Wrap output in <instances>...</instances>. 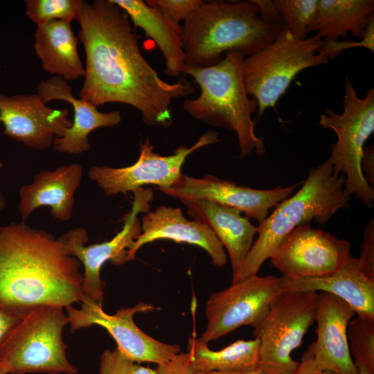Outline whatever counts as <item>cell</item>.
<instances>
[{
	"mask_svg": "<svg viewBox=\"0 0 374 374\" xmlns=\"http://www.w3.org/2000/svg\"><path fill=\"white\" fill-rule=\"evenodd\" d=\"M77 21L86 57L80 98L96 107L128 105L146 125L169 127L172 100L192 94V84L184 78L169 83L159 77L142 55L129 16L112 0L83 1Z\"/></svg>",
	"mask_w": 374,
	"mask_h": 374,
	"instance_id": "cell-1",
	"label": "cell"
},
{
	"mask_svg": "<svg viewBox=\"0 0 374 374\" xmlns=\"http://www.w3.org/2000/svg\"><path fill=\"white\" fill-rule=\"evenodd\" d=\"M80 262L59 238L25 222L0 225V309L21 317L82 301Z\"/></svg>",
	"mask_w": 374,
	"mask_h": 374,
	"instance_id": "cell-2",
	"label": "cell"
},
{
	"mask_svg": "<svg viewBox=\"0 0 374 374\" xmlns=\"http://www.w3.org/2000/svg\"><path fill=\"white\" fill-rule=\"evenodd\" d=\"M283 28L262 20L252 0L203 2L181 26L186 65H214L232 51L249 56L271 42Z\"/></svg>",
	"mask_w": 374,
	"mask_h": 374,
	"instance_id": "cell-3",
	"label": "cell"
},
{
	"mask_svg": "<svg viewBox=\"0 0 374 374\" xmlns=\"http://www.w3.org/2000/svg\"><path fill=\"white\" fill-rule=\"evenodd\" d=\"M244 57L232 51L214 65H186L184 74L193 78L200 88V94L196 98L186 99L182 105L195 119L235 133L242 157L253 152L257 155L266 152L262 138L255 132L252 114L258 109V104L246 91Z\"/></svg>",
	"mask_w": 374,
	"mask_h": 374,
	"instance_id": "cell-4",
	"label": "cell"
},
{
	"mask_svg": "<svg viewBox=\"0 0 374 374\" xmlns=\"http://www.w3.org/2000/svg\"><path fill=\"white\" fill-rule=\"evenodd\" d=\"M344 192V177L334 172L329 159L312 168L301 188L280 202L269 215L258 223V237L232 283L256 276L281 241L296 227L327 222L341 208L349 207Z\"/></svg>",
	"mask_w": 374,
	"mask_h": 374,
	"instance_id": "cell-5",
	"label": "cell"
},
{
	"mask_svg": "<svg viewBox=\"0 0 374 374\" xmlns=\"http://www.w3.org/2000/svg\"><path fill=\"white\" fill-rule=\"evenodd\" d=\"M64 310L44 305L21 316L0 346V368L8 374H76L62 337L69 324Z\"/></svg>",
	"mask_w": 374,
	"mask_h": 374,
	"instance_id": "cell-6",
	"label": "cell"
},
{
	"mask_svg": "<svg viewBox=\"0 0 374 374\" xmlns=\"http://www.w3.org/2000/svg\"><path fill=\"white\" fill-rule=\"evenodd\" d=\"M322 41L317 34L296 39L284 26L271 42L244 57V83L247 94L258 104V118L275 107L300 71L328 63L319 53Z\"/></svg>",
	"mask_w": 374,
	"mask_h": 374,
	"instance_id": "cell-7",
	"label": "cell"
},
{
	"mask_svg": "<svg viewBox=\"0 0 374 374\" xmlns=\"http://www.w3.org/2000/svg\"><path fill=\"white\" fill-rule=\"evenodd\" d=\"M343 112H335L330 108L321 114L319 125L332 130L337 140L330 146L328 159L334 172L344 177V192L355 195L361 202L371 209L374 188L364 179L361 159L364 143L374 132V89L360 98L348 77L344 80Z\"/></svg>",
	"mask_w": 374,
	"mask_h": 374,
	"instance_id": "cell-8",
	"label": "cell"
},
{
	"mask_svg": "<svg viewBox=\"0 0 374 374\" xmlns=\"http://www.w3.org/2000/svg\"><path fill=\"white\" fill-rule=\"evenodd\" d=\"M318 297L313 291L283 293L253 330L259 340V368L266 374H294L299 362L291 354L315 321Z\"/></svg>",
	"mask_w": 374,
	"mask_h": 374,
	"instance_id": "cell-9",
	"label": "cell"
},
{
	"mask_svg": "<svg viewBox=\"0 0 374 374\" xmlns=\"http://www.w3.org/2000/svg\"><path fill=\"white\" fill-rule=\"evenodd\" d=\"M282 294L280 277L258 275L211 294L205 306L206 328L199 339L208 344L241 326L259 328Z\"/></svg>",
	"mask_w": 374,
	"mask_h": 374,
	"instance_id": "cell-10",
	"label": "cell"
},
{
	"mask_svg": "<svg viewBox=\"0 0 374 374\" xmlns=\"http://www.w3.org/2000/svg\"><path fill=\"white\" fill-rule=\"evenodd\" d=\"M134 193L132 211L124 215L121 231L111 240L85 246L89 236L82 227L71 229L58 238L69 254L83 265L81 302L88 301L103 306L105 283L100 274L103 265L107 261L114 265L126 262L127 249L141 232L138 214L148 212L153 193L140 188Z\"/></svg>",
	"mask_w": 374,
	"mask_h": 374,
	"instance_id": "cell-11",
	"label": "cell"
},
{
	"mask_svg": "<svg viewBox=\"0 0 374 374\" xmlns=\"http://www.w3.org/2000/svg\"><path fill=\"white\" fill-rule=\"evenodd\" d=\"M218 136V132L207 131L192 146H179L172 154L166 156L155 152L147 139L141 143L139 157L134 163L123 168L94 166L89 169L88 177L107 196L134 193L149 184L157 186V188H169L181 176L186 158L201 148L219 142Z\"/></svg>",
	"mask_w": 374,
	"mask_h": 374,
	"instance_id": "cell-12",
	"label": "cell"
},
{
	"mask_svg": "<svg viewBox=\"0 0 374 374\" xmlns=\"http://www.w3.org/2000/svg\"><path fill=\"white\" fill-rule=\"evenodd\" d=\"M80 308H65L71 332L92 326L105 328L116 343V347L130 360L140 364L150 362L157 365L166 363L181 353L177 344L161 342L142 331L134 323L139 312L157 309L151 304L138 303L133 307L121 308L114 314L106 313L102 305L82 301Z\"/></svg>",
	"mask_w": 374,
	"mask_h": 374,
	"instance_id": "cell-13",
	"label": "cell"
},
{
	"mask_svg": "<svg viewBox=\"0 0 374 374\" xmlns=\"http://www.w3.org/2000/svg\"><path fill=\"white\" fill-rule=\"evenodd\" d=\"M350 256L348 240L305 223L281 241L270 261L283 276L319 278L338 271Z\"/></svg>",
	"mask_w": 374,
	"mask_h": 374,
	"instance_id": "cell-14",
	"label": "cell"
},
{
	"mask_svg": "<svg viewBox=\"0 0 374 374\" xmlns=\"http://www.w3.org/2000/svg\"><path fill=\"white\" fill-rule=\"evenodd\" d=\"M301 184L261 190L239 186L211 175L197 178L182 174L172 187L157 189L179 199H204L231 207L244 213L248 219H255L260 223L267 217L270 208L290 197Z\"/></svg>",
	"mask_w": 374,
	"mask_h": 374,
	"instance_id": "cell-15",
	"label": "cell"
},
{
	"mask_svg": "<svg viewBox=\"0 0 374 374\" xmlns=\"http://www.w3.org/2000/svg\"><path fill=\"white\" fill-rule=\"evenodd\" d=\"M37 94L0 93V123L4 134L27 148L44 150L72 125L69 111L46 105Z\"/></svg>",
	"mask_w": 374,
	"mask_h": 374,
	"instance_id": "cell-16",
	"label": "cell"
},
{
	"mask_svg": "<svg viewBox=\"0 0 374 374\" xmlns=\"http://www.w3.org/2000/svg\"><path fill=\"white\" fill-rule=\"evenodd\" d=\"M355 314L344 300L327 292L319 293L314 321L317 337L309 346L320 370L335 374H359L347 339L348 325Z\"/></svg>",
	"mask_w": 374,
	"mask_h": 374,
	"instance_id": "cell-17",
	"label": "cell"
},
{
	"mask_svg": "<svg viewBox=\"0 0 374 374\" xmlns=\"http://www.w3.org/2000/svg\"><path fill=\"white\" fill-rule=\"evenodd\" d=\"M141 232L127 251V262L136 258L137 251L145 244L168 239L194 244L204 249L214 265L226 264L227 256L220 241L205 224L187 220L179 208L161 206L148 211L141 222Z\"/></svg>",
	"mask_w": 374,
	"mask_h": 374,
	"instance_id": "cell-18",
	"label": "cell"
},
{
	"mask_svg": "<svg viewBox=\"0 0 374 374\" xmlns=\"http://www.w3.org/2000/svg\"><path fill=\"white\" fill-rule=\"evenodd\" d=\"M37 94L45 103L64 100L73 109L72 125L62 136L55 137L53 146L58 152L80 154L90 149L89 134L100 127H113L121 121L119 111L100 112L94 105L73 95L68 81L58 76H51L40 81Z\"/></svg>",
	"mask_w": 374,
	"mask_h": 374,
	"instance_id": "cell-19",
	"label": "cell"
},
{
	"mask_svg": "<svg viewBox=\"0 0 374 374\" xmlns=\"http://www.w3.org/2000/svg\"><path fill=\"white\" fill-rule=\"evenodd\" d=\"M179 200L186 207L188 215L211 229L226 248L233 280L253 245L257 226L235 208L204 199Z\"/></svg>",
	"mask_w": 374,
	"mask_h": 374,
	"instance_id": "cell-20",
	"label": "cell"
},
{
	"mask_svg": "<svg viewBox=\"0 0 374 374\" xmlns=\"http://www.w3.org/2000/svg\"><path fill=\"white\" fill-rule=\"evenodd\" d=\"M82 177V168L78 163L39 172L32 183L19 190L18 211L21 221L25 222L35 210L44 206L50 207L55 219L69 221L72 216L74 194Z\"/></svg>",
	"mask_w": 374,
	"mask_h": 374,
	"instance_id": "cell-21",
	"label": "cell"
},
{
	"mask_svg": "<svg viewBox=\"0 0 374 374\" xmlns=\"http://www.w3.org/2000/svg\"><path fill=\"white\" fill-rule=\"evenodd\" d=\"M283 293L298 292H327L346 301L356 314L374 317V279L360 269L357 258L349 257L334 274L319 278H289L282 276Z\"/></svg>",
	"mask_w": 374,
	"mask_h": 374,
	"instance_id": "cell-22",
	"label": "cell"
},
{
	"mask_svg": "<svg viewBox=\"0 0 374 374\" xmlns=\"http://www.w3.org/2000/svg\"><path fill=\"white\" fill-rule=\"evenodd\" d=\"M78 37L71 23L53 20L37 26L33 47L43 69L66 81L84 75V66L78 51Z\"/></svg>",
	"mask_w": 374,
	"mask_h": 374,
	"instance_id": "cell-23",
	"label": "cell"
},
{
	"mask_svg": "<svg viewBox=\"0 0 374 374\" xmlns=\"http://www.w3.org/2000/svg\"><path fill=\"white\" fill-rule=\"evenodd\" d=\"M129 16L135 27L144 30L159 48L165 59L164 73L184 74L185 56L181 44V26L177 24L142 0H112Z\"/></svg>",
	"mask_w": 374,
	"mask_h": 374,
	"instance_id": "cell-24",
	"label": "cell"
},
{
	"mask_svg": "<svg viewBox=\"0 0 374 374\" xmlns=\"http://www.w3.org/2000/svg\"><path fill=\"white\" fill-rule=\"evenodd\" d=\"M373 0H318L315 17L308 32L316 31L322 39L338 40L350 33L362 38L374 17Z\"/></svg>",
	"mask_w": 374,
	"mask_h": 374,
	"instance_id": "cell-25",
	"label": "cell"
},
{
	"mask_svg": "<svg viewBox=\"0 0 374 374\" xmlns=\"http://www.w3.org/2000/svg\"><path fill=\"white\" fill-rule=\"evenodd\" d=\"M191 368L195 373L248 372L259 368V340H237L220 350H212L193 335L187 344Z\"/></svg>",
	"mask_w": 374,
	"mask_h": 374,
	"instance_id": "cell-26",
	"label": "cell"
},
{
	"mask_svg": "<svg viewBox=\"0 0 374 374\" xmlns=\"http://www.w3.org/2000/svg\"><path fill=\"white\" fill-rule=\"evenodd\" d=\"M350 355L356 366L374 371V317L358 316L347 328Z\"/></svg>",
	"mask_w": 374,
	"mask_h": 374,
	"instance_id": "cell-27",
	"label": "cell"
},
{
	"mask_svg": "<svg viewBox=\"0 0 374 374\" xmlns=\"http://www.w3.org/2000/svg\"><path fill=\"white\" fill-rule=\"evenodd\" d=\"M82 0H26V14L37 26L53 20L71 23L80 12Z\"/></svg>",
	"mask_w": 374,
	"mask_h": 374,
	"instance_id": "cell-28",
	"label": "cell"
},
{
	"mask_svg": "<svg viewBox=\"0 0 374 374\" xmlns=\"http://www.w3.org/2000/svg\"><path fill=\"white\" fill-rule=\"evenodd\" d=\"M274 2L285 28L295 39H305L317 13L318 0H275Z\"/></svg>",
	"mask_w": 374,
	"mask_h": 374,
	"instance_id": "cell-29",
	"label": "cell"
},
{
	"mask_svg": "<svg viewBox=\"0 0 374 374\" xmlns=\"http://www.w3.org/2000/svg\"><path fill=\"white\" fill-rule=\"evenodd\" d=\"M99 374H157V371L130 360L116 346L102 353Z\"/></svg>",
	"mask_w": 374,
	"mask_h": 374,
	"instance_id": "cell-30",
	"label": "cell"
},
{
	"mask_svg": "<svg viewBox=\"0 0 374 374\" xmlns=\"http://www.w3.org/2000/svg\"><path fill=\"white\" fill-rule=\"evenodd\" d=\"M354 47H363L374 52V17L368 23L360 41L323 39L319 53L328 60L334 59L344 51Z\"/></svg>",
	"mask_w": 374,
	"mask_h": 374,
	"instance_id": "cell-31",
	"label": "cell"
},
{
	"mask_svg": "<svg viewBox=\"0 0 374 374\" xmlns=\"http://www.w3.org/2000/svg\"><path fill=\"white\" fill-rule=\"evenodd\" d=\"M202 0H149L145 3L160 11L172 22L179 24L203 3Z\"/></svg>",
	"mask_w": 374,
	"mask_h": 374,
	"instance_id": "cell-32",
	"label": "cell"
},
{
	"mask_svg": "<svg viewBox=\"0 0 374 374\" xmlns=\"http://www.w3.org/2000/svg\"><path fill=\"white\" fill-rule=\"evenodd\" d=\"M357 260L362 271L368 278L374 279V221L373 219L365 227L360 255Z\"/></svg>",
	"mask_w": 374,
	"mask_h": 374,
	"instance_id": "cell-33",
	"label": "cell"
},
{
	"mask_svg": "<svg viewBox=\"0 0 374 374\" xmlns=\"http://www.w3.org/2000/svg\"><path fill=\"white\" fill-rule=\"evenodd\" d=\"M157 374H196L190 363V354L180 353L169 362L157 365Z\"/></svg>",
	"mask_w": 374,
	"mask_h": 374,
	"instance_id": "cell-34",
	"label": "cell"
},
{
	"mask_svg": "<svg viewBox=\"0 0 374 374\" xmlns=\"http://www.w3.org/2000/svg\"><path fill=\"white\" fill-rule=\"evenodd\" d=\"M252 1L257 6L259 16L262 20L269 23L284 24L274 1L252 0Z\"/></svg>",
	"mask_w": 374,
	"mask_h": 374,
	"instance_id": "cell-35",
	"label": "cell"
},
{
	"mask_svg": "<svg viewBox=\"0 0 374 374\" xmlns=\"http://www.w3.org/2000/svg\"><path fill=\"white\" fill-rule=\"evenodd\" d=\"M361 170L364 179L373 187L374 184V148L373 145L364 147L361 159Z\"/></svg>",
	"mask_w": 374,
	"mask_h": 374,
	"instance_id": "cell-36",
	"label": "cell"
},
{
	"mask_svg": "<svg viewBox=\"0 0 374 374\" xmlns=\"http://www.w3.org/2000/svg\"><path fill=\"white\" fill-rule=\"evenodd\" d=\"M294 374H335L328 370H320L314 363L312 350L308 346L307 350L303 353L299 365Z\"/></svg>",
	"mask_w": 374,
	"mask_h": 374,
	"instance_id": "cell-37",
	"label": "cell"
},
{
	"mask_svg": "<svg viewBox=\"0 0 374 374\" xmlns=\"http://www.w3.org/2000/svg\"><path fill=\"white\" fill-rule=\"evenodd\" d=\"M20 317L7 313L0 309V346L8 332Z\"/></svg>",
	"mask_w": 374,
	"mask_h": 374,
	"instance_id": "cell-38",
	"label": "cell"
},
{
	"mask_svg": "<svg viewBox=\"0 0 374 374\" xmlns=\"http://www.w3.org/2000/svg\"><path fill=\"white\" fill-rule=\"evenodd\" d=\"M196 374H266L263 372L260 368L248 372H241V373H222L217 371H211V372H199Z\"/></svg>",
	"mask_w": 374,
	"mask_h": 374,
	"instance_id": "cell-39",
	"label": "cell"
},
{
	"mask_svg": "<svg viewBox=\"0 0 374 374\" xmlns=\"http://www.w3.org/2000/svg\"><path fill=\"white\" fill-rule=\"evenodd\" d=\"M6 205V198L0 190V214L4 210Z\"/></svg>",
	"mask_w": 374,
	"mask_h": 374,
	"instance_id": "cell-40",
	"label": "cell"
},
{
	"mask_svg": "<svg viewBox=\"0 0 374 374\" xmlns=\"http://www.w3.org/2000/svg\"><path fill=\"white\" fill-rule=\"evenodd\" d=\"M359 374H374V371H372L365 367L363 366H357Z\"/></svg>",
	"mask_w": 374,
	"mask_h": 374,
	"instance_id": "cell-41",
	"label": "cell"
},
{
	"mask_svg": "<svg viewBox=\"0 0 374 374\" xmlns=\"http://www.w3.org/2000/svg\"><path fill=\"white\" fill-rule=\"evenodd\" d=\"M0 374H8L6 370L3 368H0Z\"/></svg>",
	"mask_w": 374,
	"mask_h": 374,
	"instance_id": "cell-42",
	"label": "cell"
},
{
	"mask_svg": "<svg viewBox=\"0 0 374 374\" xmlns=\"http://www.w3.org/2000/svg\"><path fill=\"white\" fill-rule=\"evenodd\" d=\"M3 166V163L0 161V168Z\"/></svg>",
	"mask_w": 374,
	"mask_h": 374,
	"instance_id": "cell-43",
	"label": "cell"
}]
</instances>
